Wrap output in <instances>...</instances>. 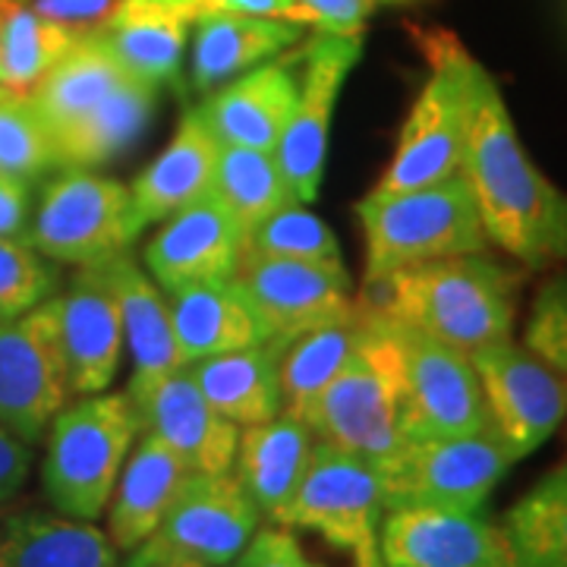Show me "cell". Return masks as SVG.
Listing matches in <instances>:
<instances>
[{"instance_id": "5", "label": "cell", "mask_w": 567, "mask_h": 567, "mask_svg": "<svg viewBox=\"0 0 567 567\" xmlns=\"http://www.w3.org/2000/svg\"><path fill=\"white\" fill-rule=\"evenodd\" d=\"M365 240V287L388 275L447 256L488 252V237L464 171L447 181L379 193L357 205Z\"/></svg>"}, {"instance_id": "12", "label": "cell", "mask_w": 567, "mask_h": 567, "mask_svg": "<svg viewBox=\"0 0 567 567\" xmlns=\"http://www.w3.org/2000/svg\"><path fill=\"white\" fill-rule=\"evenodd\" d=\"M70 401L61 293H54L17 319H0V425L35 445Z\"/></svg>"}, {"instance_id": "37", "label": "cell", "mask_w": 567, "mask_h": 567, "mask_svg": "<svg viewBox=\"0 0 567 567\" xmlns=\"http://www.w3.org/2000/svg\"><path fill=\"white\" fill-rule=\"evenodd\" d=\"M54 171H61V158L51 126L29 95L0 89V174L39 183Z\"/></svg>"}, {"instance_id": "23", "label": "cell", "mask_w": 567, "mask_h": 567, "mask_svg": "<svg viewBox=\"0 0 567 567\" xmlns=\"http://www.w3.org/2000/svg\"><path fill=\"white\" fill-rule=\"evenodd\" d=\"M104 275L117 293L123 319V341L133 353V375H130V401H142L155 385H162L167 375L183 369L181 347L171 322L167 297L158 284L148 278V271L121 252L114 259H104Z\"/></svg>"}, {"instance_id": "49", "label": "cell", "mask_w": 567, "mask_h": 567, "mask_svg": "<svg viewBox=\"0 0 567 567\" xmlns=\"http://www.w3.org/2000/svg\"><path fill=\"white\" fill-rule=\"evenodd\" d=\"M517 567H520V565H517Z\"/></svg>"}, {"instance_id": "48", "label": "cell", "mask_w": 567, "mask_h": 567, "mask_svg": "<svg viewBox=\"0 0 567 567\" xmlns=\"http://www.w3.org/2000/svg\"><path fill=\"white\" fill-rule=\"evenodd\" d=\"M565 17H567V0H565Z\"/></svg>"}, {"instance_id": "21", "label": "cell", "mask_w": 567, "mask_h": 567, "mask_svg": "<svg viewBox=\"0 0 567 567\" xmlns=\"http://www.w3.org/2000/svg\"><path fill=\"white\" fill-rule=\"evenodd\" d=\"M183 365L203 357L268 344L271 324L237 278H215L164 293Z\"/></svg>"}, {"instance_id": "45", "label": "cell", "mask_w": 567, "mask_h": 567, "mask_svg": "<svg viewBox=\"0 0 567 567\" xmlns=\"http://www.w3.org/2000/svg\"><path fill=\"white\" fill-rule=\"evenodd\" d=\"M32 473V445L0 425V505L13 502Z\"/></svg>"}, {"instance_id": "9", "label": "cell", "mask_w": 567, "mask_h": 567, "mask_svg": "<svg viewBox=\"0 0 567 567\" xmlns=\"http://www.w3.org/2000/svg\"><path fill=\"white\" fill-rule=\"evenodd\" d=\"M382 319L398 357L401 425L406 442L492 429L473 360L461 350L398 322L385 309Z\"/></svg>"}, {"instance_id": "46", "label": "cell", "mask_w": 567, "mask_h": 567, "mask_svg": "<svg viewBox=\"0 0 567 567\" xmlns=\"http://www.w3.org/2000/svg\"><path fill=\"white\" fill-rule=\"evenodd\" d=\"M145 567H208V565H199V561H183V558H171V561H155V565H145Z\"/></svg>"}, {"instance_id": "27", "label": "cell", "mask_w": 567, "mask_h": 567, "mask_svg": "<svg viewBox=\"0 0 567 567\" xmlns=\"http://www.w3.org/2000/svg\"><path fill=\"white\" fill-rule=\"evenodd\" d=\"M158 95L162 89L126 73L95 107L54 133L61 167L99 171L114 162L145 133L158 107Z\"/></svg>"}, {"instance_id": "22", "label": "cell", "mask_w": 567, "mask_h": 567, "mask_svg": "<svg viewBox=\"0 0 567 567\" xmlns=\"http://www.w3.org/2000/svg\"><path fill=\"white\" fill-rule=\"evenodd\" d=\"M221 155V142L205 126L203 114L193 107L183 114L174 140L164 152L142 167V174L130 186L133 199V230L136 237L152 224L167 221L186 205L199 203L215 186V167Z\"/></svg>"}, {"instance_id": "39", "label": "cell", "mask_w": 567, "mask_h": 567, "mask_svg": "<svg viewBox=\"0 0 567 567\" xmlns=\"http://www.w3.org/2000/svg\"><path fill=\"white\" fill-rule=\"evenodd\" d=\"M524 347L567 379V271L539 284L524 324Z\"/></svg>"}, {"instance_id": "24", "label": "cell", "mask_w": 567, "mask_h": 567, "mask_svg": "<svg viewBox=\"0 0 567 567\" xmlns=\"http://www.w3.org/2000/svg\"><path fill=\"white\" fill-rule=\"evenodd\" d=\"M189 466L158 435L140 432L107 502V536L117 551L140 548L162 524L167 507L189 480Z\"/></svg>"}, {"instance_id": "15", "label": "cell", "mask_w": 567, "mask_h": 567, "mask_svg": "<svg viewBox=\"0 0 567 567\" xmlns=\"http://www.w3.org/2000/svg\"><path fill=\"white\" fill-rule=\"evenodd\" d=\"M379 543L385 567H517L505 529L480 511L394 507Z\"/></svg>"}, {"instance_id": "11", "label": "cell", "mask_w": 567, "mask_h": 567, "mask_svg": "<svg viewBox=\"0 0 567 567\" xmlns=\"http://www.w3.org/2000/svg\"><path fill=\"white\" fill-rule=\"evenodd\" d=\"M262 511L249 498L237 473H189L155 533L130 551L123 567L155 561H199L227 567L262 527Z\"/></svg>"}, {"instance_id": "7", "label": "cell", "mask_w": 567, "mask_h": 567, "mask_svg": "<svg viewBox=\"0 0 567 567\" xmlns=\"http://www.w3.org/2000/svg\"><path fill=\"white\" fill-rule=\"evenodd\" d=\"M388 514L385 476L375 464L319 442L293 498L271 524L300 529L353 567H385L382 520Z\"/></svg>"}, {"instance_id": "1", "label": "cell", "mask_w": 567, "mask_h": 567, "mask_svg": "<svg viewBox=\"0 0 567 567\" xmlns=\"http://www.w3.org/2000/svg\"><path fill=\"white\" fill-rule=\"evenodd\" d=\"M488 246L543 271L567 262V193L533 164L502 89L486 73L473 111L464 167Z\"/></svg>"}, {"instance_id": "40", "label": "cell", "mask_w": 567, "mask_h": 567, "mask_svg": "<svg viewBox=\"0 0 567 567\" xmlns=\"http://www.w3.org/2000/svg\"><path fill=\"white\" fill-rule=\"evenodd\" d=\"M227 567H347L324 561L322 555H316L306 546L303 533L271 524L256 529V536L246 543V548Z\"/></svg>"}, {"instance_id": "43", "label": "cell", "mask_w": 567, "mask_h": 567, "mask_svg": "<svg viewBox=\"0 0 567 567\" xmlns=\"http://www.w3.org/2000/svg\"><path fill=\"white\" fill-rule=\"evenodd\" d=\"M312 20V29L334 32V35H363L369 13L375 0H300Z\"/></svg>"}, {"instance_id": "34", "label": "cell", "mask_w": 567, "mask_h": 567, "mask_svg": "<svg viewBox=\"0 0 567 567\" xmlns=\"http://www.w3.org/2000/svg\"><path fill=\"white\" fill-rule=\"evenodd\" d=\"M502 529L520 567H567V461L507 511Z\"/></svg>"}, {"instance_id": "41", "label": "cell", "mask_w": 567, "mask_h": 567, "mask_svg": "<svg viewBox=\"0 0 567 567\" xmlns=\"http://www.w3.org/2000/svg\"><path fill=\"white\" fill-rule=\"evenodd\" d=\"M152 3L174 10L189 25L218 13H249V17H271V20H287L312 29V20L300 0H152Z\"/></svg>"}, {"instance_id": "10", "label": "cell", "mask_w": 567, "mask_h": 567, "mask_svg": "<svg viewBox=\"0 0 567 567\" xmlns=\"http://www.w3.org/2000/svg\"><path fill=\"white\" fill-rule=\"evenodd\" d=\"M517 464L495 429L406 442L385 466V502L394 507L480 511Z\"/></svg>"}, {"instance_id": "6", "label": "cell", "mask_w": 567, "mask_h": 567, "mask_svg": "<svg viewBox=\"0 0 567 567\" xmlns=\"http://www.w3.org/2000/svg\"><path fill=\"white\" fill-rule=\"evenodd\" d=\"M363 300V338L303 420L324 445L357 454L379 470L406 445L401 425L398 357L382 309Z\"/></svg>"}, {"instance_id": "30", "label": "cell", "mask_w": 567, "mask_h": 567, "mask_svg": "<svg viewBox=\"0 0 567 567\" xmlns=\"http://www.w3.org/2000/svg\"><path fill=\"white\" fill-rule=\"evenodd\" d=\"M0 567H121V551L95 520L25 511L0 533Z\"/></svg>"}, {"instance_id": "47", "label": "cell", "mask_w": 567, "mask_h": 567, "mask_svg": "<svg viewBox=\"0 0 567 567\" xmlns=\"http://www.w3.org/2000/svg\"><path fill=\"white\" fill-rule=\"evenodd\" d=\"M385 3H416V0H385Z\"/></svg>"}, {"instance_id": "17", "label": "cell", "mask_w": 567, "mask_h": 567, "mask_svg": "<svg viewBox=\"0 0 567 567\" xmlns=\"http://www.w3.org/2000/svg\"><path fill=\"white\" fill-rule=\"evenodd\" d=\"M244 244L246 234L234 212L208 193L162 221L158 234L145 244L142 262L164 293H174L189 284L234 278Z\"/></svg>"}, {"instance_id": "38", "label": "cell", "mask_w": 567, "mask_h": 567, "mask_svg": "<svg viewBox=\"0 0 567 567\" xmlns=\"http://www.w3.org/2000/svg\"><path fill=\"white\" fill-rule=\"evenodd\" d=\"M58 293L54 262L25 240L0 237V319H17Z\"/></svg>"}, {"instance_id": "26", "label": "cell", "mask_w": 567, "mask_h": 567, "mask_svg": "<svg viewBox=\"0 0 567 567\" xmlns=\"http://www.w3.org/2000/svg\"><path fill=\"white\" fill-rule=\"evenodd\" d=\"M319 445L316 432L306 420L281 410L265 423L244 425L234 473L249 492V498L262 511V517H275L303 483L312 451Z\"/></svg>"}, {"instance_id": "3", "label": "cell", "mask_w": 567, "mask_h": 567, "mask_svg": "<svg viewBox=\"0 0 567 567\" xmlns=\"http://www.w3.org/2000/svg\"><path fill=\"white\" fill-rule=\"evenodd\" d=\"M429 76L401 126L394 158L379 181V193H404L447 181L464 167L473 111L486 66L445 29L420 32Z\"/></svg>"}, {"instance_id": "14", "label": "cell", "mask_w": 567, "mask_h": 567, "mask_svg": "<svg viewBox=\"0 0 567 567\" xmlns=\"http://www.w3.org/2000/svg\"><path fill=\"white\" fill-rule=\"evenodd\" d=\"M303 58L306 76L300 85V99L284 130L275 158H278L284 181L290 186L293 203L312 205L322 189L331 114L341 99L350 70L360 61V35H334V32L312 29Z\"/></svg>"}, {"instance_id": "25", "label": "cell", "mask_w": 567, "mask_h": 567, "mask_svg": "<svg viewBox=\"0 0 567 567\" xmlns=\"http://www.w3.org/2000/svg\"><path fill=\"white\" fill-rule=\"evenodd\" d=\"M306 25L249 13H218L193 22L189 85L208 95L234 76L281 58L287 48L303 41Z\"/></svg>"}, {"instance_id": "35", "label": "cell", "mask_w": 567, "mask_h": 567, "mask_svg": "<svg viewBox=\"0 0 567 567\" xmlns=\"http://www.w3.org/2000/svg\"><path fill=\"white\" fill-rule=\"evenodd\" d=\"M212 193L234 212L244 234L271 218L278 208L293 203L278 158L271 152L244 145H221Z\"/></svg>"}, {"instance_id": "4", "label": "cell", "mask_w": 567, "mask_h": 567, "mask_svg": "<svg viewBox=\"0 0 567 567\" xmlns=\"http://www.w3.org/2000/svg\"><path fill=\"white\" fill-rule=\"evenodd\" d=\"M140 432V410L126 391L73 398L44 432L41 492L51 507L99 520Z\"/></svg>"}, {"instance_id": "36", "label": "cell", "mask_w": 567, "mask_h": 567, "mask_svg": "<svg viewBox=\"0 0 567 567\" xmlns=\"http://www.w3.org/2000/svg\"><path fill=\"white\" fill-rule=\"evenodd\" d=\"M244 252L290 259V262L324 265V268H347L334 230L300 203L284 205L259 227H252L246 234Z\"/></svg>"}, {"instance_id": "33", "label": "cell", "mask_w": 567, "mask_h": 567, "mask_svg": "<svg viewBox=\"0 0 567 567\" xmlns=\"http://www.w3.org/2000/svg\"><path fill=\"white\" fill-rule=\"evenodd\" d=\"M82 39L39 17L22 0H0V89L29 95L41 76Z\"/></svg>"}, {"instance_id": "44", "label": "cell", "mask_w": 567, "mask_h": 567, "mask_svg": "<svg viewBox=\"0 0 567 567\" xmlns=\"http://www.w3.org/2000/svg\"><path fill=\"white\" fill-rule=\"evenodd\" d=\"M32 227V183L0 174V237L25 240Z\"/></svg>"}, {"instance_id": "13", "label": "cell", "mask_w": 567, "mask_h": 567, "mask_svg": "<svg viewBox=\"0 0 567 567\" xmlns=\"http://www.w3.org/2000/svg\"><path fill=\"white\" fill-rule=\"evenodd\" d=\"M492 429L517 461L539 451L567 420V379L511 338L470 353Z\"/></svg>"}, {"instance_id": "2", "label": "cell", "mask_w": 567, "mask_h": 567, "mask_svg": "<svg viewBox=\"0 0 567 567\" xmlns=\"http://www.w3.org/2000/svg\"><path fill=\"white\" fill-rule=\"evenodd\" d=\"M520 281L517 268L488 252H466L401 268L369 284L365 297L398 322L470 357L511 338Z\"/></svg>"}, {"instance_id": "29", "label": "cell", "mask_w": 567, "mask_h": 567, "mask_svg": "<svg viewBox=\"0 0 567 567\" xmlns=\"http://www.w3.org/2000/svg\"><path fill=\"white\" fill-rule=\"evenodd\" d=\"M186 372L205 401L240 429L265 423L284 410L278 350L271 341L203 357L186 365Z\"/></svg>"}, {"instance_id": "18", "label": "cell", "mask_w": 567, "mask_h": 567, "mask_svg": "<svg viewBox=\"0 0 567 567\" xmlns=\"http://www.w3.org/2000/svg\"><path fill=\"white\" fill-rule=\"evenodd\" d=\"M61 341L70 398L102 394L114 385L126 341L117 293L102 262L82 265L61 293Z\"/></svg>"}, {"instance_id": "16", "label": "cell", "mask_w": 567, "mask_h": 567, "mask_svg": "<svg viewBox=\"0 0 567 567\" xmlns=\"http://www.w3.org/2000/svg\"><path fill=\"white\" fill-rule=\"evenodd\" d=\"M234 278L262 309L275 338H293L309 328L350 319L360 309L347 268L244 252Z\"/></svg>"}, {"instance_id": "19", "label": "cell", "mask_w": 567, "mask_h": 567, "mask_svg": "<svg viewBox=\"0 0 567 567\" xmlns=\"http://www.w3.org/2000/svg\"><path fill=\"white\" fill-rule=\"evenodd\" d=\"M142 432L158 435L193 473H230L240 445V425L224 420L215 406L203 398V391L189 379L186 365L167 375L142 401Z\"/></svg>"}, {"instance_id": "20", "label": "cell", "mask_w": 567, "mask_h": 567, "mask_svg": "<svg viewBox=\"0 0 567 567\" xmlns=\"http://www.w3.org/2000/svg\"><path fill=\"white\" fill-rule=\"evenodd\" d=\"M297 99L300 85L290 66L284 61H265L212 89L196 111L221 145H244L275 155Z\"/></svg>"}, {"instance_id": "8", "label": "cell", "mask_w": 567, "mask_h": 567, "mask_svg": "<svg viewBox=\"0 0 567 567\" xmlns=\"http://www.w3.org/2000/svg\"><path fill=\"white\" fill-rule=\"evenodd\" d=\"M130 186L95 171H54L32 208L29 244L58 265H95L136 244Z\"/></svg>"}, {"instance_id": "28", "label": "cell", "mask_w": 567, "mask_h": 567, "mask_svg": "<svg viewBox=\"0 0 567 567\" xmlns=\"http://www.w3.org/2000/svg\"><path fill=\"white\" fill-rule=\"evenodd\" d=\"M111 54L123 70L155 89L183 95V51L189 22L152 0H123L114 20L102 32Z\"/></svg>"}, {"instance_id": "31", "label": "cell", "mask_w": 567, "mask_h": 567, "mask_svg": "<svg viewBox=\"0 0 567 567\" xmlns=\"http://www.w3.org/2000/svg\"><path fill=\"white\" fill-rule=\"evenodd\" d=\"M360 338H363V300L350 319L319 324L293 338H271V344L278 350L284 410L303 420L328 382L353 357Z\"/></svg>"}, {"instance_id": "32", "label": "cell", "mask_w": 567, "mask_h": 567, "mask_svg": "<svg viewBox=\"0 0 567 567\" xmlns=\"http://www.w3.org/2000/svg\"><path fill=\"white\" fill-rule=\"evenodd\" d=\"M126 76L117 58L111 54L107 41L99 35H82L73 41V48L54 63L41 82L29 92L51 133L63 130L66 123L82 117L89 107L102 102L104 95Z\"/></svg>"}, {"instance_id": "42", "label": "cell", "mask_w": 567, "mask_h": 567, "mask_svg": "<svg viewBox=\"0 0 567 567\" xmlns=\"http://www.w3.org/2000/svg\"><path fill=\"white\" fill-rule=\"evenodd\" d=\"M39 17L58 22L76 35H99L114 20L123 0H22Z\"/></svg>"}]
</instances>
